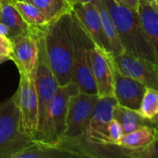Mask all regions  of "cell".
<instances>
[{"mask_svg": "<svg viewBox=\"0 0 158 158\" xmlns=\"http://www.w3.org/2000/svg\"><path fill=\"white\" fill-rule=\"evenodd\" d=\"M43 36L48 63L58 85L70 82L74 47L71 11L48 22Z\"/></svg>", "mask_w": 158, "mask_h": 158, "instance_id": "6da1fadb", "label": "cell"}, {"mask_svg": "<svg viewBox=\"0 0 158 158\" xmlns=\"http://www.w3.org/2000/svg\"><path fill=\"white\" fill-rule=\"evenodd\" d=\"M102 1L114 20L125 52L157 63L158 56L144 36L137 11L120 6L114 0Z\"/></svg>", "mask_w": 158, "mask_h": 158, "instance_id": "7a4b0ae2", "label": "cell"}, {"mask_svg": "<svg viewBox=\"0 0 158 158\" xmlns=\"http://www.w3.org/2000/svg\"><path fill=\"white\" fill-rule=\"evenodd\" d=\"M43 31L44 28H42L36 35L38 53L34 69V85L38 99V125L32 140L38 143L43 139L47 124L49 106L56 89L59 86L48 63Z\"/></svg>", "mask_w": 158, "mask_h": 158, "instance_id": "3957f363", "label": "cell"}, {"mask_svg": "<svg viewBox=\"0 0 158 158\" xmlns=\"http://www.w3.org/2000/svg\"><path fill=\"white\" fill-rule=\"evenodd\" d=\"M31 142L22 130L16 96L0 104V158L13 156Z\"/></svg>", "mask_w": 158, "mask_h": 158, "instance_id": "277c9868", "label": "cell"}, {"mask_svg": "<svg viewBox=\"0 0 158 158\" xmlns=\"http://www.w3.org/2000/svg\"><path fill=\"white\" fill-rule=\"evenodd\" d=\"M73 22V57L71 67V81L77 84L80 93L97 94V89L91 69L89 48L94 43L83 30L72 10Z\"/></svg>", "mask_w": 158, "mask_h": 158, "instance_id": "5b68a950", "label": "cell"}, {"mask_svg": "<svg viewBox=\"0 0 158 158\" xmlns=\"http://www.w3.org/2000/svg\"><path fill=\"white\" fill-rule=\"evenodd\" d=\"M79 93L80 90L73 81L57 87L49 106L46 128L40 143L51 146H59L64 139L69 101L71 96Z\"/></svg>", "mask_w": 158, "mask_h": 158, "instance_id": "8992f818", "label": "cell"}, {"mask_svg": "<svg viewBox=\"0 0 158 158\" xmlns=\"http://www.w3.org/2000/svg\"><path fill=\"white\" fill-rule=\"evenodd\" d=\"M19 84L14 94L20 114L22 130L32 140L38 125V99L34 85V72L31 75L19 72Z\"/></svg>", "mask_w": 158, "mask_h": 158, "instance_id": "52a82bcc", "label": "cell"}, {"mask_svg": "<svg viewBox=\"0 0 158 158\" xmlns=\"http://www.w3.org/2000/svg\"><path fill=\"white\" fill-rule=\"evenodd\" d=\"M98 98L99 96L97 94L84 93H79L70 97L63 140L76 139L84 135Z\"/></svg>", "mask_w": 158, "mask_h": 158, "instance_id": "ba28073f", "label": "cell"}, {"mask_svg": "<svg viewBox=\"0 0 158 158\" xmlns=\"http://www.w3.org/2000/svg\"><path fill=\"white\" fill-rule=\"evenodd\" d=\"M117 105L114 95L98 98L84 133V137L89 143L98 146L112 145L108 137L107 128L110 120L113 118L114 109Z\"/></svg>", "mask_w": 158, "mask_h": 158, "instance_id": "9c48e42d", "label": "cell"}, {"mask_svg": "<svg viewBox=\"0 0 158 158\" xmlns=\"http://www.w3.org/2000/svg\"><path fill=\"white\" fill-rule=\"evenodd\" d=\"M113 60L122 74L140 81L148 88L158 89V68L156 62L126 52L113 56Z\"/></svg>", "mask_w": 158, "mask_h": 158, "instance_id": "30bf717a", "label": "cell"}, {"mask_svg": "<svg viewBox=\"0 0 158 158\" xmlns=\"http://www.w3.org/2000/svg\"><path fill=\"white\" fill-rule=\"evenodd\" d=\"M89 59L97 89V95L99 97L113 95V56L92 44L89 48Z\"/></svg>", "mask_w": 158, "mask_h": 158, "instance_id": "8fae6325", "label": "cell"}, {"mask_svg": "<svg viewBox=\"0 0 158 158\" xmlns=\"http://www.w3.org/2000/svg\"><path fill=\"white\" fill-rule=\"evenodd\" d=\"M113 95L118 105L130 109L138 110L147 87L140 81L122 74L115 62H113Z\"/></svg>", "mask_w": 158, "mask_h": 158, "instance_id": "7c38bea8", "label": "cell"}, {"mask_svg": "<svg viewBox=\"0 0 158 158\" xmlns=\"http://www.w3.org/2000/svg\"><path fill=\"white\" fill-rule=\"evenodd\" d=\"M72 12L94 44L110 54L107 43L104 36L101 17L94 2L92 1L84 4L73 3Z\"/></svg>", "mask_w": 158, "mask_h": 158, "instance_id": "4fadbf2b", "label": "cell"}, {"mask_svg": "<svg viewBox=\"0 0 158 158\" xmlns=\"http://www.w3.org/2000/svg\"><path fill=\"white\" fill-rule=\"evenodd\" d=\"M40 30L10 40V60L15 63L19 72L29 75L34 72L38 53L36 35Z\"/></svg>", "mask_w": 158, "mask_h": 158, "instance_id": "5bb4252c", "label": "cell"}, {"mask_svg": "<svg viewBox=\"0 0 158 158\" xmlns=\"http://www.w3.org/2000/svg\"><path fill=\"white\" fill-rule=\"evenodd\" d=\"M158 0H139L137 13L144 36L158 56Z\"/></svg>", "mask_w": 158, "mask_h": 158, "instance_id": "9a60e30c", "label": "cell"}, {"mask_svg": "<svg viewBox=\"0 0 158 158\" xmlns=\"http://www.w3.org/2000/svg\"><path fill=\"white\" fill-rule=\"evenodd\" d=\"M0 22L8 29L9 41L13 38L35 32L40 29H31L21 18L19 11L10 2V0H2L0 2Z\"/></svg>", "mask_w": 158, "mask_h": 158, "instance_id": "2e32d148", "label": "cell"}, {"mask_svg": "<svg viewBox=\"0 0 158 158\" xmlns=\"http://www.w3.org/2000/svg\"><path fill=\"white\" fill-rule=\"evenodd\" d=\"M93 2L99 11L101 20H102V28H103L104 36L107 43V46H108L110 54L113 56L123 54L125 50L120 42L114 20L112 17L110 16L106 6H105L102 0H93Z\"/></svg>", "mask_w": 158, "mask_h": 158, "instance_id": "e0dca14e", "label": "cell"}, {"mask_svg": "<svg viewBox=\"0 0 158 158\" xmlns=\"http://www.w3.org/2000/svg\"><path fill=\"white\" fill-rule=\"evenodd\" d=\"M157 135L156 126L145 125L133 131L123 134L117 146L129 151L139 150L157 142Z\"/></svg>", "mask_w": 158, "mask_h": 158, "instance_id": "ac0fdd59", "label": "cell"}, {"mask_svg": "<svg viewBox=\"0 0 158 158\" xmlns=\"http://www.w3.org/2000/svg\"><path fill=\"white\" fill-rule=\"evenodd\" d=\"M113 118L117 119L121 124L124 134L133 131L145 125H153L149 121L144 119L140 115L138 110L130 109L119 105H117L115 106Z\"/></svg>", "mask_w": 158, "mask_h": 158, "instance_id": "d6986e66", "label": "cell"}, {"mask_svg": "<svg viewBox=\"0 0 158 158\" xmlns=\"http://www.w3.org/2000/svg\"><path fill=\"white\" fill-rule=\"evenodd\" d=\"M13 6L20 14L23 20L31 29H42L47 25V20L44 13L29 1L10 0Z\"/></svg>", "mask_w": 158, "mask_h": 158, "instance_id": "ffe728a7", "label": "cell"}, {"mask_svg": "<svg viewBox=\"0 0 158 158\" xmlns=\"http://www.w3.org/2000/svg\"><path fill=\"white\" fill-rule=\"evenodd\" d=\"M36 6L44 15L47 22L72 10L71 0H27Z\"/></svg>", "mask_w": 158, "mask_h": 158, "instance_id": "44dd1931", "label": "cell"}, {"mask_svg": "<svg viewBox=\"0 0 158 158\" xmlns=\"http://www.w3.org/2000/svg\"><path fill=\"white\" fill-rule=\"evenodd\" d=\"M140 115L156 127L158 117V92L154 88H146L138 109Z\"/></svg>", "mask_w": 158, "mask_h": 158, "instance_id": "7402d4cb", "label": "cell"}, {"mask_svg": "<svg viewBox=\"0 0 158 158\" xmlns=\"http://www.w3.org/2000/svg\"><path fill=\"white\" fill-rule=\"evenodd\" d=\"M107 132H108V137L111 142V144L114 146L118 145V143L123 136V129L121 124L115 118H112L108 124L107 128Z\"/></svg>", "mask_w": 158, "mask_h": 158, "instance_id": "603a6c76", "label": "cell"}, {"mask_svg": "<svg viewBox=\"0 0 158 158\" xmlns=\"http://www.w3.org/2000/svg\"><path fill=\"white\" fill-rule=\"evenodd\" d=\"M118 5L123 6L131 10L137 11L139 6V0H114Z\"/></svg>", "mask_w": 158, "mask_h": 158, "instance_id": "cb8c5ba5", "label": "cell"}, {"mask_svg": "<svg viewBox=\"0 0 158 158\" xmlns=\"http://www.w3.org/2000/svg\"><path fill=\"white\" fill-rule=\"evenodd\" d=\"M10 52H11V46L10 45L0 43V55L6 56L10 58Z\"/></svg>", "mask_w": 158, "mask_h": 158, "instance_id": "d4e9b609", "label": "cell"}, {"mask_svg": "<svg viewBox=\"0 0 158 158\" xmlns=\"http://www.w3.org/2000/svg\"><path fill=\"white\" fill-rule=\"evenodd\" d=\"M0 34L3 35V36H6V38H8V29L6 28V25H4L1 22H0Z\"/></svg>", "mask_w": 158, "mask_h": 158, "instance_id": "484cf974", "label": "cell"}, {"mask_svg": "<svg viewBox=\"0 0 158 158\" xmlns=\"http://www.w3.org/2000/svg\"><path fill=\"white\" fill-rule=\"evenodd\" d=\"M0 43H3V44H6L7 45H10V41L8 38H6V36H3L0 34Z\"/></svg>", "mask_w": 158, "mask_h": 158, "instance_id": "4316f807", "label": "cell"}, {"mask_svg": "<svg viewBox=\"0 0 158 158\" xmlns=\"http://www.w3.org/2000/svg\"><path fill=\"white\" fill-rule=\"evenodd\" d=\"M7 60H10V58L6 56H3V55H0V64L7 61Z\"/></svg>", "mask_w": 158, "mask_h": 158, "instance_id": "83f0119b", "label": "cell"}, {"mask_svg": "<svg viewBox=\"0 0 158 158\" xmlns=\"http://www.w3.org/2000/svg\"><path fill=\"white\" fill-rule=\"evenodd\" d=\"M93 0H73V3H81V4H84V3H88V2H92Z\"/></svg>", "mask_w": 158, "mask_h": 158, "instance_id": "f1b7e54d", "label": "cell"}, {"mask_svg": "<svg viewBox=\"0 0 158 158\" xmlns=\"http://www.w3.org/2000/svg\"><path fill=\"white\" fill-rule=\"evenodd\" d=\"M17 1H27V0H17Z\"/></svg>", "mask_w": 158, "mask_h": 158, "instance_id": "f546056e", "label": "cell"}, {"mask_svg": "<svg viewBox=\"0 0 158 158\" xmlns=\"http://www.w3.org/2000/svg\"><path fill=\"white\" fill-rule=\"evenodd\" d=\"M148 1H152V0H148Z\"/></svg>", "mask_w": 158, "mask_h": 158, "instance_id": "4dcf8cb0", "label": "cell"}, {"mask_svg": "<svg viewBox=\"0 0 158 158\" xmlns=\"http://www.w3.org/2000/svg\"><path fill=\"white\" fill-rule=\"evenodd\" d=\"M71 1H72V3H73V0H71Z\"/></svg>", "mask_w": 158, "mask_h": 158, "instance_id": "1f68e13d", "label": "cell"}, {"mask_svg": "<svg viewBox=\"0 0 158 158\" xmlns=\"http://www.w3.org/2000/svg\"><path fill=\"white\" fill-rule=\"evenodd\" d=\"M1 1H2V0H0V2H1Z\"/></svg>", "mask_w": 158, "mask_h": 158, "instance_id": "d6a6232c", "label": "cell"}]
</instances>
